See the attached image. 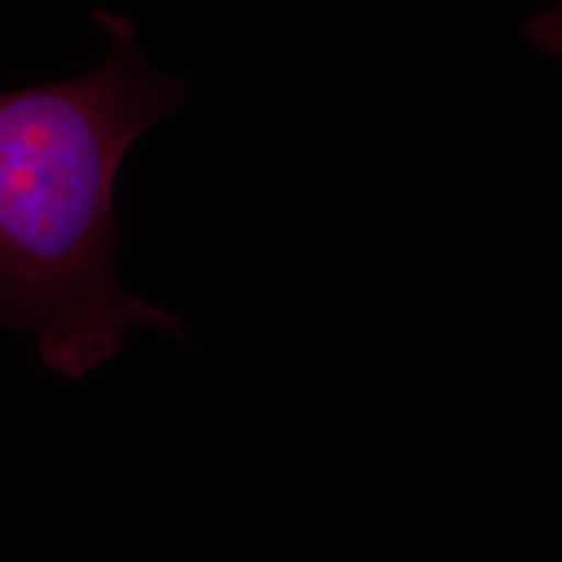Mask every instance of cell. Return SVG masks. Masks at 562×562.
Listing matches in <instances>:
<instances>
[{
  "label": "cell",
  "instance_id": "1",
  "mask_svg": "<svg viewBox=\"0 0 562 562\" xmlns=\"http://www.w3.org/2000/svg\"><path fill=\"white\" fill-rule=\"evenodd\" d=\"M92 18L109 41L92 71L0 92V334H27L69 382L113 361L134 329L190 341L173 313L121 285L113 201L127 150L188 104V80L142 57L127 18Z\"/></svg>",
  "mask_w": 562,
  "mask_h": 562
}]
</instances>
